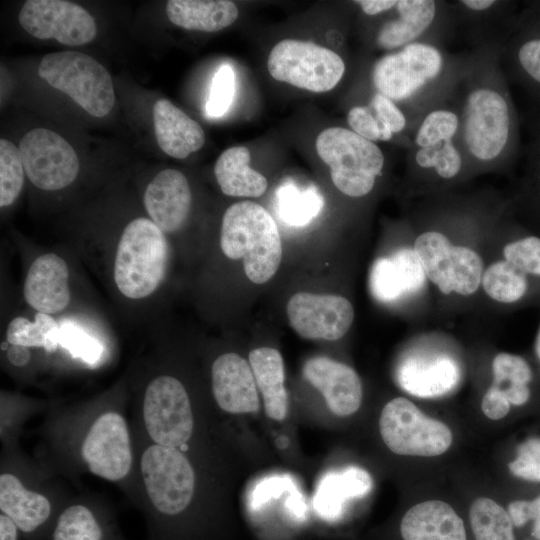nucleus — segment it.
I'll return each instance as SVG.
<instances>
[{"label":"nucleus","mask_w":540,"mask_h":540,"mask_svg":"<svg viewBox=\"0 0 540 540\" xmlns=\"http://www.w3.org/2000/svg\"><path fill=\"white\" fill-rule=\"evenodd\" d=\"M220 246L230 259L243 258L246 276L263 284L277 272L282 243L277 224L269 212L252 201L228 207L222 218Z\"/></svg>","instance_id":"f257e3e1"},{"label":"nucleus","mask_w":540,"mask_h":540,"mask_svg":"<svg viewBox=\"0 0 540 540\" xmlns=\"http://www.w3.org/2000/svg\"><path fill=\"white\" fill-rule=\"evenodd\" d=\"M168 243L164 232L148 218L132 220L124 228L116 249L114 281L130 299L151 295L162 282Z\"/></svg>","instance_id":"f03ea898"},{"label":"nucleus","mask_w":540,"mask_h":540,"mask_svg":"<svg viewBox=\"0 0 540 540\" xmlns=\"http://www.w3.org/2000/svg\"><path fill=\"white\" fill-rule=\"evenodd\" d=\"M320 158L330 167L335 187L350 197L368 194L381 175L384 156L380 148L352 130L330 127L316 139Z\"/></svg>","instance_id":"7ed1b4c3"},{"label":"nucleus","mask_w":540,"mask_h":540,"mask_svg":"<svg viewBox=\"0 0 540 540\" xmlns=\"http://www.w3.org/2000/svg\"><path fill=\"white\" fill-rule=\"evenodd\" d=\"M37 72L50 86L67 94L94 117L106 116L114 106L110 74L87 54L77 51L49 53L41 60Z\"/></svg>","instance_id":"20e7f679"},{"label":"nucleus","mask_w":540,"mask_h":540,"mask_svg":"<svg viewBox=\"0 0 540 540\" xmlns=\"http://www.w3.org/2000/svg\"><path fill=\"white\" fill-rule=\"evenodd\" d=\"M141 475L155 515L169 519L184 512L193 498L194 469L178 448L148 446L141 456Z\"/></svg>","instance_id":"39448f33"},{"label":"nucleus","mask_w":540,"mask_h":540,"mask_svg":"<svg viewBox=\"0 0 540 540\" xmlns=\"http://www.w3.org/2000/svg\"><path fill=\"white\" fill-rule=\"evenodd\" d=\"M379 430L385 445L399 455L438 456L453 440L447 425L426 416L404 397L394 398L383 407Z\"/></svg>","instance_id":"423d86ee"},{"label":"nucleus","mask_w":540,"mask_h":540,"mask_svg":"<svg viewBox=\"0 0 540 540\" xmlns=\"http://www.w3.org/2000/svg\"><path fill=\"white\" fill-rule=\"evenodd\" d=\"M267 67L274 79L316 93L333 89L345 71L342 58L334 51L295 39L278 42Z\"/></svg>","instance_id":"0eeeda50"},{"label":"nucleus","mask_w":540,"mask_h":540,"mask_svg":"<svg viewBox=\"0 0 540 540\" xmlns=\"http://www.w3.org/2000/svg\"><path fill=\"white\" fill-rule=\"evenodd\" d=\"M414 251L419 256L423 270L444 294L455 292L468 296L479 287L483 261L472 249L454 246L442 233L425 232L417 237Z\"/></svg>","instance_id":"6e6552de"},{"label":"nucleus","mask_w":540,"mask_h":540,"mask_svg":"<svg viewBox=\"0 0 540 540\" xmlns=\"http://www.w3.org/2000/svg\"><path fill=\"white\" fill-rule=\"evenodd\" d=\"M143 420L155 444L178 448L189 441L193 414L187 391L178 379L161 375L149 383L143 400Z\"/></svg>","instance_id":"1a4fd4ad"},{"label":"nucleus","mask_w":540,"mask_h":540,"mask_svg":"<svg viewBox=\"0 0 540 540\" xmlns=\"http://www.w3.org/2000/svg\"><path fill=\"white\" fill-rule=\"evenodd\" d=\"M19 151L28 179L42 190L63 189L78 175L79 159L74 148L51 130L28 131L20 140Z\"/></svg>","instance_id":"9d476101"},{"label":"nucleus","mask_w":540,"mask_h":540,"mask_svg":"<svg viewBox=\"0 0 540 540\" xmlns=\"http://www.w3.org/2000/svg\"><path fill=\"white\" fill-rule=\"evenodd\" d=\"M441 67L442 57L435 47L413 42L382 57L373 68L372 80L379 93L401 101L434 79Z\"/></svg>","instance_id":"9b49d317"},{"label":"nucleus","mask_w":540,"mask_h":540,"mask_svg":"<svg viewBox=\"0 0 540 540\" xmlns=\"http://www.w3.org/2000/svg\"><path fill=\"white\" fill-rule=\"evenodd\" d=\"M510 115L506 100L490 88H478L467 97L463 135L469 152L477 159H495L506 146Z\"/></svg>","instance_id":"f8f14e48"},{"label":"nucleus","mask_w":540,"mask_h":540,"mask_svg":"<svg viewBox=\"0 0 540 540\" xmlns=\"http://www.w3.org/2000/svg\"><path fill=\"white\" fill-rule=\"evenodd\" d=\"M22 28L35 38L79 46L97 34L94 18L80 5L63 0H28L19 12Z\"/></svg>","instance_id":"ddd939ff"},{"label":"nucleus","mask_w":540,"mask_h":540,"mask_svg":"<svg viewBox=\"0 0 540 540\" xmlns=\"http://www.w3.org/2000/svg\"><path fill=\"white\" fill-rule=\"evenodd\" d=\"M81 455L92 474L108 481L125 478L132 466V447L123 416L115 411L99 415L84 438Z\"/></svg>","instance_id":"4468645a"},{"label":"nucleus","mask_w":540,"mask_h":540,"mask_svg":"<svg viewBox=\"0 0 540 540\" xmlns=\"http://www.w3.org/2000/svg\"><path fill=\"white\" fill-rule=\"evenodd\" d=\"M286 311L291 327L306 339L338 340L354 319L350 301L337 295L299 292L291 296Z\"/></svg>","instance_id":"2eb2a0df"},{"label":"nucleus","mask_w":540,"mask_h":540,"mask_svg":"<svg viewBox=\"0 0 540 540\" xmlns=\"http://www.w3.org/2000/svg\"><path fill=\"white\" fill-rule=\"evenodd\" d=\"M306 380L324 397L328 408L337 416L355 413L362 401V384L350 366L317 356L306 361L303 367Z\"/></svg>","instance_id":"dca6fc26"},{"label":"nucleus","mask_w":540,"mask_h":540,"mask_svg":"<svg viewBox=\"0 0 540 540\" xmlns=\"http://www.w3.org/2000/svg\"><path fill=\"white\" fill-rule=\"evenodd\" d=\"M211 378L214 398L222 410L232 414L259 410V393L252 368L240 355H220L212 365Z\"/></svg>","instance_id":"f3484780"},{"label":"nucleus","mask_w":540,"mask_h":540,"mask_svg":"<svg viewBox=\"0 0 540 540\" xmlns=\"http://www.w3.org/2000/svg\"><path fill=\"white\" fill-rule=\"evenodd\" d=\"M398 384L413 396L434 398L455 388L460 378L456 361L443 353H414L405 357L396 372Z\"/></svg>","instance_id":"a211bd4d"},{"label":"nucleus","mask_w":540,"mask_h":540,"mask_svg":"<svg viewBox=\"0 0 540 540\" xmlns=\"http://www.w3.org/2000/svg\"><path fill=\"white\" fill-rule=\"evenodd\" d=\"M144 205L151 220L164 233L178 231L191 207V191L185 175L175 169L159 172L145 190Z\"/></svg>","instance_id":"6ab92c4d"},{"label":"nucleus","mask_w":540,"mask_h":540,"mask_svg":"<svg viewBox=\"0 0 540 540\" xmlns=\"http://www.w3.org/2000/svg\"><path fill=\"white\" fill-rule=\"evenodd\" d=\"M426 280L419 256L402 248L375 260L369 277L372 295L382 302H393L420 291Z\"/></svg>","instance_id":"aec40b11"},{"label":"nucleus","mask_w":540,"mask_h":540,"mask_svg":"<svg viewBox=\"0 0 540 540\" xmlns=\"http://www.w3.org/2000/svg\"><path fill=\"white\" fill-rule=\"evenodd\" d=\"M69 270L66 262L54 253L37 257L24 283L26 302L38 312L57 313L70 302Z\"/></svg>","instance_id":"412c9836"},{"label":"nucleus","mask_w":540,"mask_h":540,"mask_svg":"<svg viewBox=\"0 0 540 540\" xmlns=\"http://www.w3.org/2000/svg\"><path fill=\"white\" fill-rule=\"evenodd\" d=\"M400 533L403 540H467L462 519L441 500L412 506L401 520Z\"/></svg>","instance_id":"4be33fe9"},{"label":"nucleus","mask_w":540,"mask_h":540,"mask_svg":"<svg viewBox=\"0 0 540 540\" xmlns=\"http://www.w3.org/2000/svg\"><path fill=\"white\" fill-rule=\"evenodd\" d=\"M153 122L159 147L173 158L184 159L205 143L202 127L167 99L155 102Z\"/></svg>","instance_id":"5701e85b"},{"label":"nucleus","mask_w":540,"mask_h":540,"mask_svg":"<svg viewBox=\"0 0 540 540\" xmlns=\"http://www.w3.org/2000/svg\"><path fill=\"white\" fill-rule=\"evenodd\" d=\"M0 510L25 535H35L45 528L52 514L49 499L26 489L11 473L0 476Z\"/></svg>","instance_id":"b1692460"},{"label":"nucleus","mask_w":540,"mask_h":540,"mask_svg":"<svg viewBox=\"0 0 540 540\" xmlns=\"http://www.w3.org/2000/svg\"><path fill=\"white\" fill-rule=\"evenodd\" d=\"M373 487L371 475L357 466L329 472L319 481L313 505L322 516L334 518L345 504L354 498L366 496Z\"/></svg>","instance_id":"393cba45"},{"label":"nucleus","mask_w":540,"mask_h":540,"mask_svg":"<svg viewBox=\"0 0 540 540\" xmlns=\"http://www.w3.org/2000/svg\"><path fill=\"white\" fill-rule=\"evenodd\" d=\"M249 364L262 394L266 415L273 420H283L288 412V396L280 352L271 347L256 348L249 353Z\"/></svg>","instance_id":"a878e982"},{"label":"nucleus","mask_w":540,"mask_h":540,"mask_svg":"<svg viewBox=\"0 0 540 540\" xmlns=\"http://www.w3.org/2000/svg\"><path fill=\"white\" fill-rule=\"evenodd\" d=\"M166 14L181 28L216 32L235 22L238 8L227 0H170L166 4Z\"/></svg>","instance_id":"bb28decb"},{"label":"nucleus","mask_w":540,"mask_h":540,"mask_svg":"<svg viewBox=\"0 0 540 540\" xmlns=\"http://www.w3.org/2000/svg\"><path fill=\"white\" fill-rule=\"evenodd\" d=\"M250 152L243 146L226 149L217 159L214 174L221 191L232 197H259L267 179L249 166Z\"/></svg>","instance_id":"cd10ccee"},{"label":"nucleus","mask_w":540,"mask_h":540,"mask_svg":"<svg viewBox=\"0 0 540 540\" xmlns=\"http://www.w3.org/2000/svg\"><path fill=\"white\" fill-rule=\"evenodd\" d=\"M395 7L399 18L385 23L377 37L378 45L386 50L413 43L436 14V4L431 0H400Z\"/></svg>","instance_id":"c85d7f7f"},{"label":"nucleus","mask_w":540,"mask_h":540,"mask_svg":"<svg viewBox=\"0 0 540 540\" xmlns=\"http://www.w3.org/2000/svg\"><path fill=\"white\" fill-rule=\"evenodd\" d=\"M323 205V197L315 187L300 188L287 181L276 190V213L290 226L307 225L319 215Z\"/></svg>","instance_id":"c756f323"},{"label":"nucleus","mask_w":540,"mask_h":540,"mask_svg":"<svg viewBox=\"0 0 540 540\" xmlns=\"http://www.w3.org/2000/svg\"><path fill=\"white\" fill-rule=\"evenodd\" d=\"M51 540H111V534L91 508L73 504L58 515Z\"/></svg>","instance_id":"7c9ffc66"},{"label":"nucleus","mask_w":540,"mask_h":540,"mask_svg":"<svg viewBox=\"0 0 540 540\" xmlns=\"http://www.w3.org/2000/svg\"><path fill=\"white\" fill-rule=\"evenodd\" d=\"M469 519L475 540H516L508 512L490 498L475 499Z\"/></svg>","instance_id":"2f4dec72"},{"label":"nucleus","mask_w":540,"mask_h":540,"mask_svg":"<svg viewBox=\"0 0 540 540\" xmlns=\"http://www.w3.org/2000/svg\"><path fill=\"white\" fill-rule=\"evenodd\" d=\"M6 340L13 345L44 347L52 352L59 344V324L42 312L36 313L33 322L25 317H16L7 327Z\"/></svg>","instance_id":"473e14b6"},{"label":"nucleus","mask_w":540,"mask_h":540,"mask_svg":"<svg viewBox=\"0 0 540 540\" xmlns=\"http://www.w3.org/2000/svg\"><path fill=\"white\" fill-rule=\"evenodd\" d=\"M481 282L486 294L501 303L516 302L527 289L526 274L506 260L491 264Z\"/></svg>","instance_id":"72a5a7b5"},{"label":"nucleus","mask_w":540,"mask_h":540,"mask_svg":"<svg viewBox=\"0 0 540 540\" xmlns=\"http://www.w3.org/2000/svg\"><path fill=\"white\" fill-rule=\"evenodd\" d=\"M24 166L19 148L6 139L0 140V206L11 205L24 183Z\"/></svg>","instance_id":"f704fd0d"},{"label":"nucleus","mask_w":540,"mask_h":540,"mask_svg":"<svg viewBox=\"0 0 540 540\" xmlns=\"http://www.w3.org/2000/svg\"><path fill=\"white\" fill-rule=\"evenodd\" d=\"M493 386L507 398L513 393L528 387L532 371L528 363L520 356L499 353L492 362Z\"/></svg>","instance_id":"c9c22d12"},{"label":"nucleus","mask_w":540,"mask_h":540,"mask_svg":"<svg viewBox=\"0 0 540 540\" xmlns=\"http://www.w3.org/2000/svg\"><path fill=\"white\" fill-rule=\"evenodd\" d=\"M415 160L420 167L434 168L445 179L456 176L462 166L461 155L452 141L420 148L415 154Z\"/></svg>","instance_id":"e433bc0d"},{"label":"nucleus","mask_w":540,"mask_h":540,"mask_svg":"<svg viewBox=\"0 0 540 540\" xmlns=\"http://www.w3.org/2000/svg\"><path fill=\"white\" fill-rule=\"evenodd\" d=\"M459 125L456 114L448 110H434L421 123L415 142L420 148L443 141H452Z\"/></svg>","instance_id":"4c0bfd02"},{"label":"nucleus","mask_w":540,"mask_h":540,"mask_svg":"<svg viewBox=\"0 0 540 540\" xmlns=\"http://www.w3.org/2000/svg\"><path fill=\"white\" fill-rule=\"evenodd\" d=\"M59 344L75 358H80L89 364L97 362L103 351L97 339L69 321L59 324Z\"/></svg>","instance_id":"58836bf2"},{"label":"nucleus","mask_w":540,"mask_h":540,"mask_svg":"<svg viewBox=\"0 0 540 540\" xmlns=\"http://www.w3.org/2000/svg\"><path fill=\"white\" fill-rule=\"evenodd\" d=\"M235 94V73L228 64L222 65L212 79L206 114L212 118L223 116L229 109Z\"/></svg>","instance_id":"ea45409f"},{"label":"nucleus","mask_w":540,"mask_h":540,"mask_svg":"<svg viewBox=\"0 0 540 540\" xmlns=\"http://www.w3.org/2000/svg\"><path fill=\"white\" fill-rule=\"evenodd\" d=\"M503 253L506 261L525 274L540 275V238L530 236L509 243Z\"/></svg>","instance_id":"a19ab883"},{"label":"nucleus","mask_w":540,"mask_h":540,"mask_svg":"<svg viewBox=\"0 0 540 540\" xmlns=\"http://www.w3.org/2000/svg\"><path fill=\"white\" fill-rule=\"evenodd\" d=\"M378 122L380 140L388 141L394 133L403 130L406 119L395 103L381 93H376L368 106Z\"/></svg>","instance_id":"79ce46f5"},{"label":"nucleus","mask_w":540,"mask_h":540,"mask_svg":"<svg viewBox=\"0 0 540 540\" xmlns=\"http://www.w3.org/2000/svg\"><path fill=\"white\" fill-rule=\"evenodd\" d=\"M509 469L516 477L540 483V437L528 438L518 446Z\"/></svg>","instance_id":"37998d69"},{"label":"nucleus","mask_w":540,"mask_h":540,"mask_svg":"<svg viewBox=\"0 0 540 540\" xmlns=\"http://www.w3.org/2000/svg\"><path fill=\"white\" fill-rule=\"evenodd\" d=\"M507 512L517 528L532 521L531 536L540 540V496L533 500H514L508 505Z\"/></svg>","instance_id":"c03bdc74"},{"label":"nucleus","mask_w":540,"mask_h":540,"mask_svg":"<svg viewBox=\"0 0 540 540\" xmlns=\"http://www.w3.org/2000/svg\"><path fill=\"white\" fill-rule=\"evenodd\" d=\"M347 121L352 131L359 136L372 142L380 140L379 125L369 107H353L348 113Z\"/></svg>","instance_id":"a18cd8bd"},{"label":"nucleus","mask_w":540,"mask_h":540,"mask_svg":"<svg viewBox=\"0 0 540 540\" xmlns=\"http://www.w3.org/2000/svg\"><path fill=\"white\" fill-rule=\"evenodd\" d=\"M290 484L291 480L290 478H286V476L264 478L252 490V505H261L272 497L280 496Z\"/></svg>","instance_id":"49530a36"},{"label":"nucleus","mask_w":540,"mask_h":540,"mask_svg":"<svg viewBox=\"0 0 540 540\" xmlns=\"http://www.w3.org/2000/svg\"><path fill=\"white\" fill-rule=\"evenodd\" d=\"M481 408L488 418L498 420L508 414L510 402L498 388L492 385L483 396Z\"/></svg>","instance_id":"de8ad7c7"},{"label":"nucleus","mask_w":540,"mask_h":540,"mask_svg":"<svg viewBox=\"0 0 540 540\" xmlns=\"http://www.w3.org/2000/svg\"><path fill=\"white\" fill-rule=\"evenodd\" d=\"M518 58L523 69L540 83V39L524 43L519 49Z\"/></svg>","instance_id":"09e8293b"},{"label":"nucleus","mask_w":540,"mask_h":540,"mask_svg":"<svg viewBox=\"0 0 540 540\" xmlns=\"http://www.w3.org/2000/svg\"><path fill=\"white\" fill-rule=\"evenodd\" d=\"M398 1L393 0H359L356 3L367 15H376L395 7Z\"/></svg>","instance_id":"8fccbe9b"},{"label":"nucleus","mask_w":540,"mask_h":540,"mask_svg":"<svg viewBox=\"0 0 540 540\" xmlns=\"http://www.w3.org/2000/svg\"><path fill=\"white\" fill-rule=\"evenodd\" d=\"M7 358L14 366H24L30 359L28 347L10 344L7 350Z\"/></svg>","instance_id":"3c124183"},{"label":"nucleus","mask_w":540,"mask_h":540,"mask_svg":"<svg viewBox=\"0 0 540 540\" xmlns=\"http://www.w3.org/2000/svg\"><path fill=\"white\" fill-rule=\"evenodd\" d=\"M19 530L4 514L0 515V540H18Z\"/></svg>","instance_id":"603ef678"},{"label":"nucleus","mask_w":540,"mask_h":540,"mask_svg":"<svg viewBox=\"0 0 540 540\" xmlns=\"http://www.w3.org/2000/svg\"><path fill=\"white\" fill-rule=\"evenodd\" d=\"M461 3L469 9L482 11L490 8L495 1L493 0H463Z\"/></svg>","instance_id":"864d4df0"},{"label":"nucleus","mask_w":540,"mask_h":540,"mask_svg":"<svg viewBox=\"0 0 540 540\" xmlns=\"http://www.w3.org/2000/svg\"><path fill=\"white\" fill-rule=\"evenodd\" d=\"M535 350L538 358L540 359V329L538 331L536 342H535Z\"/></svg>","instance_id":"5fc2aeb1"}]
</instances>
